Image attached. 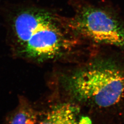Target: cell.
Returning <instances> with one entry per match:
<instances>
[{
  "label": "cell",
  "instance_id": "obj_1",
  "mask_svg": "<svg viewBox=\"0 0 124 124\" xmlns=\"http://www.w3.org/2000/svg\"><path fill=\"white\" fill-rule=\"evenodd\" d=\"M73 98L88 107L95 118L108 124L124 123V63L97 56L67 79Z\"/></svg>",
  "mask_w": 124,
  "mask_h": 124
},
{
  "label": "cell",
  "instance_id": "obj_2",
  "mask_svg": "<svg viewBox=\"0 0 124 124\" xmlns=\"http://www.w3.org/2000/svg\"><path fill=\"white\" fill-rule=\"evenodd\" d=\"M11 30L17 54L35 62L64 57L77 43L68 19L43 8L29 7L18 11L12 19Z\"/></svg>",
  "mask_w": 124,
  "mask_h": 124
},
{
  "label": "cell",
  "instance_id": "obj_3",
  "mask_svg": "<svg viewBox=\"0 0 124 124\" xmlns=\"http://www.w3.org/2000/svg\"><path fill=\"white\" fill-rule=\"evenodd\" d=\"M78 6L68 20L76 37L124 49V23L115 13L89 3Z\"/></svg>",
  "mask_w": 124,
  "mask_h": 124
},
{
  "label": "cell",
  "instance_id": "obj_4",
  "mask_svg": "<svg viewBox=\"0 0 124 124\" xmlns=\"http://www.w3.org/2000/svg\"><path fill=\"white\" fill-rule=\"evenodd\" d=\"M80 109L73 102H62L52 107L36 124H84Z\"/></svg>",
  "mask_w": 124,
  "mask_h": 124
},
{
  "label": "cell",
  "instance_id": "obj_5",
  "mask_svg": "<svg viewBox=\"0 0 124 124\" xmlns=\"http://www.w3.org/2000/svg\"><path fill=\"white\" fill-rule=\"evenodd\" d=\"M38 120L36 110L28 101L22 98L8 117L7 124H36Z\"/></svg>",
  "mask_w": 124,
  "mask_h": 124
}]
</instances>
